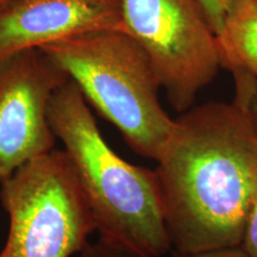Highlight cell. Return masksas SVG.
<instances>
[{
  "label": "cell",
  "mask_w": 257,
  "mask_h": 257,
  "mask_svg": "<svg viewBox=\"0 0 257 257\" xmlns=\"http://www.w3.org/2000/svg\"><path fill=\"white\" fill-rule=\"evenodd\" d=\"M156 162L175 252L242 245L257 182V104L234 96L182 112Z\"/></svg>",
  "instance_id": "6da1fadb"
},
{
  "label": "cell",
  "mask_w": 257,
  "mask_h": 257,
  "mask_svg": "<svg viewBox=\"0 0 257 257\" xmlns=\"http://www.w3.org/2000/svg\"><path fill=\"white\" fill-rule=\"evenodd\" d=\"M53 133L62 142L99 239L138 257H161L172 249L155 170L135 166L108 146L85 96L73 81L49 102Z\"/></svg>",
  "instance_id": "7a4b0ae2"
},
{
  "label": "cell",
  "mask_w": 257,
  "mask_h": 257,
  "mask_svg": "<svg viewBox=\"0 0 257 257\" xmlns=\"http://www.w3.org/2000/svg\"><path fill=\"white\" fill-rule=\"evenodd\" d=\"M138 155L157 160L174 119L159 100L161 81L146 50L126 31L79 35L41 48Z\"/></svg>",
  "instance_id": "3957f363"
},
{
  "label": "cell",
  "mask_w": 257,
  "mask_h": 257,
  "mask_svg": "<svg viewBox=\"0 0 257 257\" xmlns=\"http://www.w3.org/2000/svg\"><path fill=\"white\" fill-rule=\"evenodd\" d=\"M9 233L0 257H70L95 231L72 163L50 150L0 181Z\"/></svg>",
  "instance_id": "277c9868"
},
{
  "label": "cell",
  "mask_w": 257,
  "mask_h": 257,
  "mask_svg": "<svg viewBox=\"0 0 257 257\" xmlns=\"http://www.w3.org/2000/svg\"><path fill=\"white\" fill-rule=\"evenodd\" d=\"M125 30L155 66L175 111L189 110L221 67L217 36L199 0H120Z\"/></svg>",
  "instance_id": "5b68a950"
},
{
  "label": "cell",
  "mask_w": 257,
  "mask_h": 257,
  "mask_svg": "<svg viewBox=\"0 0 257 257\" xmlns=\"http://www.w3.org/2000/svg\"><path fill=\"white\" fill-rule=\"evenodd\" d=\"M66 81L62 70L40 49L0 63V181L54 149L49 102Z\"/></svg>",
  "instance_id": "8992f818"
},
{
  "label": "cell",
  "mask_w": 257,
  "mask_h": 257,
  "mask_svg": "<svg viewBox=\"0 0 257 257\" xmlns=\"http://www.w3.org/2000/svg\"><path fill=\"white\" fill-rule=\"evenodd\" d=\"M124 27L120 0H10L0 9V63L23 51Z\"/></svg>",
  "instance_id": "52a82bcc"
},
{
  "label": "cell",
  "mask_w": 257,
  "mask_h": 257,
  "mask_svg": "<svg viewBox=\"0 0 257 257\" xmlns=\"http://www.w3.org/2000/svg\"><path fill=\"white\" fill-rule=\"evenodd\" d=\"M221 67L234 79H257V0H234L217 35Z\"/></svg>",
  "instance_id": "ba28073f"
},
{
  "label": "cell",
  "mask_w": 257,
  "mask_h": 257,
  "mask_svg": "<svg viewBox=\"0 0 257 257\" xmlns=\"http://www.w3.org/2000/svg\"><path fill=\"white\" fill-rule=\"evenodd\" d=\"M199 2H200L208 22L217 36L219 34L221 25H223L227 10L230 9L234 0H199Z\"/></svg>",
  "instance_id": "9c48e42d"
},
{
  "label": "cell",
  "mask_w": 257,
  "mask_h": 257,
  "mask_svg": "<svg viewBox=\"0 0 257 257\" xmlns=\"http://www.w3.org/2000/svg\"><path fill=\"white\" fill-rule=\"evenodd\" d=\"M242 246L252 257H257V182L255 192H253V198L251 207H250L248 221H246Z\"/></svg>",
  "instance_id": "30bf717a"
},
{
  "label": "cell",
  "mask_w": 257,
  "mask_h": 257,
  "mask_svg": "<svg viewBox=\"0 0 257 257\" xmlns=\"http://www.w3.org/2000/svg\"><path fill=\"white\" fill-rule=\"evenodd\" d=\"M79 257H138L123 250L114 248L110 244L98 238L94 243L88 242L87 245L79 253Z\"/></svg>",
  "instance_id": "8fae6325"
},
{
  "label": "cell",
  "mask_w": 257,
  "mask_h": 257,
  "mask_svg": "<svg viewBox=\"0 0 257 257\" xmlns=\"http://www.w3.org/2000/svg\"><path fill=\"white\" fill-rule=\"evenodd\" d=\"M173 257H252L243 248L242 245L229 246V248H221L207 251L192 252V253H179L174 251Z\"/></svg>",
  "instance_id": "7c38bea8"
},
{
  "label": "cell",
  "mask_w": 257,
  "mask_h": 257,
  "mask_svg": "<svg viewBox=\"0 0 257 257\" xmlns=\"http://www.w3.org/2000/svg\"><path fill=\"white\" fill-rule=\"evenodd\" d=\"M9 2H10V0H0V9L4 8V6L8 4Z\"/></svg>",
  "instance_id": "4fadbf2b"
}]
</instances>
